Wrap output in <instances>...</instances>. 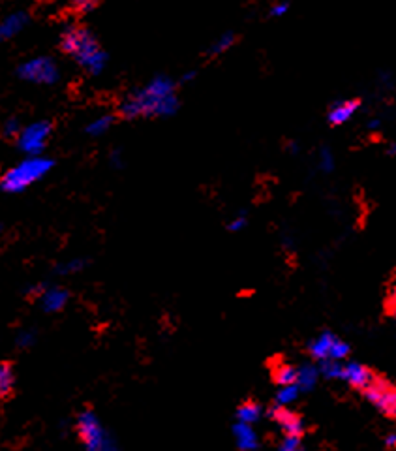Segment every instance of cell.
<instances>
[{
  "mask_svg": "<svg viewBox=\"0 0 396 451\" xmlns=\"http://www.w3.org/2000/svg\"><path fill=\"white\" fill-rule=\"evenodd\" d=\"M179 109L175 83L165 76H158L143 89H137L120 104V113L126 118L169 117Z\"/></svg>",
  "mask_w": 396,
  "mask_h": 451,
  "instance_id": "obj_1",
  "label": "cell"
},
{
  "mask_svg": "<svg viewBox=\"0 0 396 451\" xmlns=\"http://www.w3.org/2000/svg\"><path fill=\"white\" fill-rule=\"evenodd\" d=\"M62 49L68 55H72L73 59L92 76L104 72L105 64H107V55L100 49L94 36L79 26L66 28L62 34Z\"/></svg>",
  "mask_w": 396,
  "mask_h": 451,
  "instance_id": "obj_2",
  "label": "cell"
},
{
  "mask_svg": "<svg viewBox=\"0 0 396 451\" xmlns=\"http://www.w3.org/2000/svg\"><path fill=\"white\" fill-rule=\"evenodd\" d=\"M53 168V160L42 157H28L15 168L8 170L0 179V188L6 192H21L42 177L47 175Z\"/></svg>",
  "mask_w": 396,
  "mask_h": 451,
  "instance_id": "obj_3",
  "label": "cell"
},
{
  "mask_svg": "<svg viewBox=\"0 0 396 451\" xmlns=\"http://www.w3.org/2000/svg\"><path fill=\"white\" fill-rule=\"evenodd\" d=\"M79 439L83 442L84 451H118V445L111 434L105 431V427L100 423V419L94 412L79 414L78 418Z\"/></svg>",
  "mask_w": 396,
  "mask_h": 451,
  "instance_id": "obj_4",
  "label": "cell"
},
{
  "mask_svg": "<svg viewBox=\"0 0 396 451\" xmlns=\"http://www.w3.org/2000/svg\"><path fill=\"white\" fill-rule=\"evenodd\" d=\"M21 79L30 81V83H38V85H53L57 83L60 78L59 68L47 57H38V59L26 60L19 66L17 70Z\"/></svg>",
  "mask_w": 396,
  "mask_h": 451,
  "instance_id": "obj_5",
  "label": "cell"
},
{
  "mask_svg": "<svg viewBox=\"0 0 396 451\" xmlns=\"http://www.w3.org/2000/svg\"><path fill=\"white\" fill-rule=\"evenodd\" d=\"M363 391L368 403L376 406L379 412H384L385 416H390V418H396V387L390 386L389 382L374 378L370 382V386L364 387Z\"/></svg>",
  "mask_w": 396,
  "mask_h": 451,
  "instance_id": "obj_6",
  "label": "cell"
},
{
  "mask_svg": "<svg viewBox=\"0 0 396 451\" xmlns=\"http://www.w3.org/2000/svg\"><path fill=\"white\" fill-rule=\"evenodd\" d=\"M51 134V125L49 123H34V125L26 126L19 132V149L26 152L28 157H38L39 152L46 147L47 139Z\"/></svg>",
  "mask_w": 396,
  "mask_h": 451,
  "instance_id": "obj_7",
  "label": "cell"
},
{
  "mask_svg": "<svg viewBox=\"0 0 396 451\" xmlns=\"http://www.w3.org/2000/svg\"><path fill=\"white\" fill-rule=\"evenodd\" d=\"M269 416L284 431V434H291V436H303L305 434V421H303V418H300L299 414L289 410L287 406L274 405L269 410Z\"/></svg>",
  "mask_w": 396,
  "mask_h": 451,
  "instance_id": "obj_8",
  "label": "cell"
},
{
  "mask_svg": "<svg viewBox=\"0 0 396 451\" xmlns=\"http://www.w3.org/2000/svg\"><path fill=\"white\" fill-rule=\"evenodd\" d=\"M376 378L368 366H364L363 363L357 361H348L344 363V371H342V380L348 382L350 386L357 387V389H364L370 386L372 380Z\"/></svg>",
  "mask_w": 396,
  "mask_h": 451,
  "instance_id": "obj_9",
  "label": "cell"
},
{
  "mask_svg": "<svg viewBox=\"0 0 396 451\" xmlns=\"http://www.w3.org/2000/svg\"><path fill=\"white\" fill-rule=\"evenodd\" d=\"M233 436L235 444H237V448L240 451H255L260 448V436H258L253 425L237 421L233 425Z\"/></svg>",
  "mask_w": 396,
  "mask_h": 451,
  "instance_id": "obj_10",
  "label": "cell"
},
{
  "mask_svg": "<svg viewBox=\"0 0 396 451\" xmlns=\"http://www.w3.org/2000/svg\"><path fill=\"white\" fill-rule=\"evenodd\" d=\"M359 109V102L357 100H340L336 104H332V107L329 109V123L332 126H340L345 125L348 121L355 117V113Z\"/></svg>",
  "mask_w": 396,
  "mask_h": 451,
  "instance_id": "obj_11",
  "label": "cell"
},
{
  "mask_svg": "<svg viewBox=\"0 0 396 451\" xmlns=\"http://www.w3.org/2000/svg\"><path fill=\"white\" fill-rule=\"evenodd\" d=\"M334 340H336V335L331 333V331H323V333H319L316 339H312L308 342V353H310L316 361L329 360Z\"/></svg>",
  "mask_w": 396,
  "mask_h": 451,
  "instance_id": "obj_12",
  "label": "cell"
},
{
  "mask_svg": "<svg viewBox=\"0 0 396 451\" xmlns=\"http://www.w3.org/2000/svg\"><path fill=\"white\" fill-rule=\"evenodd\" d=\"M28 23L26 13L15 12L12 15H8L6 19L0 23V42H6V39L13 38L15 34H19L25 25Z\"/></svg>",
  "mask_w": 396,
  "mask_h": 451,
  "instance_id": "obj_13",
  "label": "cell"
},
{
  "mask_svg": "<svg viewBox=\"0 0 396 451\" xmlns=\"http://www.w3.org/2000/svg\"><path fill=\"white\" fill-rule=\"evenodd\" d=\"M319 366L314 365V363H305V365L297 366V387L303 391H312L316 384H318L319 380Z\"/></svg>",
  "mask_w": 396,
  "mask_h": 451,
  "instance_id": "obj_14",
  "label": "cell"
},
{
  "mask_svg": "<svg viewBox=\"0 0 396 451\" xmlns=\"http://www.w3.org/2000/svg\"><path fill=\"white\" fill-rule=\"evenodd\" d=\"M235 418L240 423H248V425H255L261 418H263V406L258 405V403H252V400H248L244 405H240L237 408V414H235Z\"/></svg>",
  "mask_w": 396,
  "mask_h": 451,
  "instance_id": "obj_15",
  "label": "cell"
},
{
  "mask_svg": "<svg viewBox=\"0 0 396 451\" xmlns=\"http://www.w3.org/2000/svg\"><path fill=\"white\" fill-rule=\"evenodd\" d=\"M66 301H68V294H66V290L60 288H47L44 292V307L46 310H60V308H64Z\"/></svg>",
  "mask_w": 396,
  "mask_h": 451,
  "instance_id": "obj_16",
  "label": "cell"
},
{
  "mask_svg": "<svg viewBox=\"0 0 396 451\" xmlns=\"http://www.w3.org/2000/svg\"><path fill=\"white\" fill-rule=\"evenodd\" d=\"M273 378L278 386H289V384H295V382H297V366L282 363V365H278L276 369H274Z\"/></svg>",
  "mask_w": 396,
  "mask_h": 451,
  "instance_id": "obj_17",
  "label": "cell"
},
{
  "mask_svg": "<svg viewBox=\"0 0 396 451\" xmlns=\"http://www.w3.org/2000/svg\"><path fill=\"white\" fill-rule=\"evenodd\" d=\"M319 374L327 380H342V371H344V361L325 360L319 361Z\"/></svg>",
  "mask_w": 396,
  "mask_h": 451,
  "instance_id": "obj_18",
  "label": "cell"
},
{
  "mask_svg": "<svg viewBox=\"0 0 396 451\" xmlns=\"http://www.w3.org/2000/svg\"><path fill=\"white\" fill-rule=\"evenodd\" d=\"M300 389L297 387V384H289V386H278V391H276V405L280 406H289L291 403L299 399Z\"/></svg>",
  "mask_w": 396,
  "mask_h": 451,
  "instance_id": "obj_19",
  "label": "cell"
},
{
  "mask_svg": "<svg viewBox=\"0 0 396 451\" xmlns=\"http://www.w3.org/2000/svg\"><path fill=\"white\" fill-rule=\"evenodd\" d=\"M13 369L10 363H0V397H6L13 389Z\"/></svg>",
  "mask_w": 396,
  "mask_h": 451,
  "instance_id": "obj_20",
  "label": "cell"
},
{
  "mask_svg": "<svg viewBox=\"0 0 396 451\" xmlns=\"http://www.w3.org/2000/svg\"><path fill=\"white\" fill-rule=\"evenodd\" d=\"M111 125H113V117L111 115H102V117H96L94 121H91V125L87 126V134L102 136V134L109 130Z\"/></svg>",
  "mask_w": 396,
  "mask_h": 451,
  "instance_id": "obj_21",
  "label": "cell"
},
{
  "mask_svg": "<svg viewBox=\"0 0 396 451\" xmlns=\"http://www.w3.org/2000/svg\"><path fill=\"white\" fill-rule=\"evenodd\" d=\"M233 44H235V34H231V33L222 34L220 38H216L215 44L210 46L208 53H210V55H222V53L228 51L229 47L233 46Z\"/></svg>",
  "mask_w": 396,
  "mask_h": 451,
  "instance_id": "obj_22",
  "label": "cell"
},
{
  "mask_svg": "<svg viewBox=\"0 0 396 451\" xmlns=\"http://www.w3.org/2000/svg\"><path fill=\"white\" fill-rule=\"evenodd\" d=\"M350 344L345 342V340L338 339L334 340V344H332L331 348V355H329V360H334V361H344L348 355H350Z\"/></svg>",
  "mask_w": 396,
  "mask_h": 451,
  "instance_id": "obj_23",
  "label": "cell"
},
{
  "mask_svg": "<svg viewBox=\"0 0 396 451\" xmlns=\"http://www.w3.org/2000/svg\"><path fill=\"white\" fill-rule=\"evenodd\" d=\"M278 451H305L303 450V442L300 436H291V434H284V439L280 442Z\"/></svg>",
  "mask_w": 396,
  "mask_h": 451,
  "instance_id": "obj_24",
  "label": "cell"
},
{
  "mask_svg": "<svg viewBox=\"0 0 396 451\" xmlns=\"http://www.w3.org/2000/svg\"><path fill=\"white\" fill-rule=\"evenodd\" d=\"M332 168H334V157H332V150L323 147L319 150V170L325 171V173H331Z\"/></svg>",
  "mask_w": 396,
  "mask_h": 451,
  "instance_id": "obj_25",
  "label": "cell"
},
{
  "mask_svg": "<svg viewBox=\"0 0 396 451\" xmlns=\"http://www.w3.org/2000/svg\"><path fill=\"white\" fill-rule=\"evenodd\" d=\"M70 2V6L75 10V12H91L94 8L98 6V0H68Z\"/></svg>",
  "mask_w": 396,
  "mask_h": 451,
  "instance_id": "obj_26",
  "label": "cell"
},
{
  "mask_svg": "<svg viewBox=\"0 0 396 451\" xmlns=\"http://www.w3.org/2000/svg\"><path fill=\"white\" fill-rule=\"evenodd\" d=\"M246 226H248L246 213H239V215L235 216L233 220L228 224V229L229 231H233V233H239V231H242Z\"/></svg>",
  "mask_w": 396,
  "mask_h": 451,
  "instance_id": "obj_27",
  "label": "cell"
},
{
  "mask_svg": "<svg viewBox=\"0 0 396 451\" xmlns=\"http://www.w3.org/2000/svg\"><path fill=\"white\" fill-rule=\"evenodd\" d=\"M19 123H17L15 118H10L6 125H4V134H6V136H19Z\"/></svg>",
  "mask_w": 396,
  "mask_h": 451,
  "instance_id": "obj_28",
  "label": "cell"
},
{
  "mask_svg": "<svg viewBox=\"0 0 396 451\" xmlns=\"http://www.w3.org/2000/svg\"><path fill=\"white\" fill-rule=\"evenodd\" d=\"M287 12H289V4H287V2H278V4H274V6L271 8V15H273V17H282V15H286Z\"/></svg>",
  "mask_w": 396,
  "mask_h": 451,
  "instance_id": "obj_29",
  "label": "cell"
},
{
  "mask_svg": "<svg viewBox=\"0 0 396 451\" xmlns=\"http://www.w3.org/2000/svg\"><path fill=\"white\" fill-rule=\"evenodd\" d=\"M385 444H387V448H396V432H390L385 439Z\"/></svg>",
  "mask_w": 396,
  "mask_h": 451,
  "instance_id": "obj_30",
  "label": "cell"
},
{
  "mask_svg": "<svg viewBox=\"0 0 396 451\" xmlns=\"http://www.w3.org/2000/svg\"><path fill=\"white\" fill-rule=\"evenodd\" d=\"M390 310H393V314L396 316V288H395V292L390 294Z\"/></svg>",
  "mask_w": 396,
  "mask_h": 451,
  "instance_id": "obj_31",
  "label": "cell"
},
{
  "mask_svg": "<svg viewBox=\"0 0 396 451\" xmlns=\"http://www.w3.org/2000/svg\"><path fill=\"white\" fill-rule=\"evenodd\" d=\"M194 78H195V72H188L184 78H182V81H192Z\"/></svg>",
  "mask_w": 396,
  "mask_h": 451,
  "instance_id": "obj_32",
  "label": "cell"
},
{
  "mask_svg": "<svg viewBox=\"0 0 396 451\" xmlns=\"http://www.w3.org/2000/svg\"><path fill=\"white\" fill-rule=\"evenodd\" d=\"M377 126H379V121H370V123H368V128H370V130H374Z\"/></svg>",
  "mask_w": 396,
  "mask_h": 451,
  "instance_id": "obj_33",
  "label": "cell"
},
{
  "mask_svg": "<svg viewBox=\"0 0 396 451\" xmlns=\"http://www.w3.org/2000/svg\"><path fill=\"white\" fill-rule=\"evenodd\" d=\"M389 154H393V157H396V143H390Z\"/></svg>",
  "mask_w": 396,
  "mask_h": 451,
  "instance_id": "obj_34",
  "label": "cell"
},
{
  "mask_svg": "<svg viewBox=\"0 0 396 451\" xmlns=\"http://www.w3.org/2000/svg\"><path fill=\"white\" fill-rule=\"evenodd\" d=\"M297 150H299V147H297V145H295V143L289 145V152H293V154H295V152H297Z\"/></svg>",
  "mask_w": 396,
  "mask_h": 451,
  "instance_id": "obj_35",
  "label": "cell"
}]
</instances>
